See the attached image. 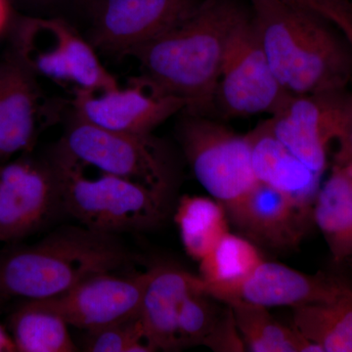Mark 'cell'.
I'll list each match as a JSON object with an SVG mask.
<instances>
[{"label": "cell", "instance_id": "cell-19", "mask_svg": "<svg viewBox=\"0 0 352 352\" xmlns=\"http://www.w3.org/2000/svg\"><path fill=\"white\" fill-rule=\"evenodd\" d=\"M312 220L323 234L335 263L352 258V194L346 171L340 164L321 185Z\"/></svg>", "mask_w": 352, "mask_h": 352}, {"label": "cell", "instance_id": "cell-17", "mask_svg": "<svg viewBox=\"0 0 352 352\" xmlns=\"http://www.w3.org/2000/svg\"><path fill=\"white\" fill-rule=\"evenodd\" d=\"M200 291L205 292V282L200 276L175 266L151 268L138 315L146 337L156 351L179 349L180 308L187 296Z\"/></svg>", "mask_w": 352, "mask_h": 352}, {"label": "cell", "instance_id": "cell-11", "mask_svg": "<svg viewBox=\"0 0 352 352\" xmlns=\"http://www.w3.org/2000/svg\"><path fill=\"white\" fill-rule=\"evenodd\" d=\"M203 0H98L90 44L107 54L132 51L189 17Z\"/></svg>", "mask_w": 352, "mask_h": 352}, {"label": "cell", "instance_id": "cell-28", "mask_svg": "<svg viewBox=\"0 0 352 352\" xmlns=\"http://www.w3.org/2000/svg\"><path fill=\"white\" fill-rule=\"evenodd\" d=\"M339 150L336 156V164L352 163V94H347L344 120L339 138Z\"/></svg>", "mask_w": 352, "mask_h": 352}, {"label": "cell", "instance_id": "cell-32", "mask_svg": "<svg viewBox=\"0 0 352 352\" xmlns=\"http://www.w3.org/2000/svg\"><path fill=\"white\" fill-rule=\"evenodd\" d=\"M10 17L8 0H0V34L6 31Z\"/></svg>", "mask_w": 352, "mask_h": 352}, {"label": "cell", "instance_id": "cell-8", "mask_svg": "<svg viewBox=\"0 0 352 352\" xmlns=\"http://www.w3.org/2000/svg\"><path fill=\"white\" fill-rule=\"evenodd\" d=\"M289 95L271 69L249 11L227 41L214 107L226 117L272 116Z\"/></svg>", "mask_w": 352, "mask_h": 352}, {"label": "cell", "instance_id": "cell-13", "mask_svg": "<svg viewBox=\"0 0 352 352\" xmlns=\"http://www.w3.org/2000/svg\"><path fill=\"white\" fill-rule=\"evenodd\" d=\"M151 270L132 274L100 273L66 293L38 300L61 315L69 326L89 331L138 314Z\"/></svg>", "mask_w": 352, "mask_h": 352}, {"label": "cell", "instance_id": "cell-31", "mask_svg": "<svg viewBox=\"0 0 352 352\" xmlns=\"http://www.w3.org/2000/svg\"><path fill=\"white\" fill-rule=\"evenodd\" d=\"M12 338L6 328L0 324V352H15Z\"/></svg>", "mask_w": 352, "mask_h": 352}, {"label": "cell", "instance_id": "cell-7", "mask_svg": "<svg viewBox=\"0 0 352 352\" xmlns=\"http://www.w3.org/2000/svg\"><path fill=\"white\" fill-rule=\"evenodd\" d=\"M185 113L179 126L185 157L201 186L227 207L258 182L252 168L251 139L208 116Z\"/></svg>", "mask_w": 352, "mask_h": 352}, {"label": "cell", "instance_id": "cell-23", "mask_svg": "<svg viewBox=\"0 0 352 352\" xmlns=\"http://www.w3.org/2000/svg\"><path fill=\"white\" fill-rule=\"evenodd\" d=\"M175 220L187 254L201 261L229 232L228 214L223 204L201 196H183Z\"/></svg>", "mask_w": 352, "mask_h": 352}, {"label": "cell", "instance_id": "cell-16", "mask_svg": "<svg viewBox=\"0 0 352 352\" xmlns=\"http://www.w3.org/2000/svg\"><path fill=\"white\" fill-rule=\"evenodd\" d=\"M349 287L324 274H305L284 264L263 261L237 286L210 296L222 303L294 308L330 302Z\"/></svg>", "mask_w": 352, "mask_h": 352}, {"label": "cell", "instance_id": "cell-25", "mask_svg": "<svg viewBox=\"0 0 352 352\" xmlns=\"http://www.w3.org/2000/svg\"><path fill=\"white\" fill-rule=\"evenodd\" d=\"M87 332L83 346L85 351H157L146 337L138 314Z\"/></svg>", "mask_w": 352, "mask_h": 352}, {"label": "cell", "instance_id": "cell-5", "mask_svg": "<svg viewBox=\"0 0 352 352\" xmlns=\"http://www.w3.org/2000/svg\"><path fill=\"white\" fill-rule=\"evenodd\" d=\"M13 53L34 76L76 85V89L102 92L120 87L102 66L94 46L59 18L21 20Z\"/></svg>", "mask_w": 352, "mask_h": 352}, {"label": "cell", "instance_id": "cell-15", "mask_svg": "<svg viewBox=\"0 0 352 352\" xmlns=\"http://www.w3.org/2000/svg\"><path fill=\"white\" fill-rule=\"evenodd\" d=\"M228 219L254 244L275 251L295 249L307 231L312 212L261 182L226 207Z\"/></svg>", "mask_w": 352, "mask_h": 352}, {"label": "cell", "instance_id": "cell-10", "mask_svg": "<svg viewBox=\"0 0 352 352\" xmlns=\"http://www.w3.org/2000/svg\"><path fill=\"white\" fill-rule=\"evenodd\" d=\"M75 118L110 131L151 134L153 129L189 103L168 94L145 76L132 78L126 88L94 92L75 89L72 100Z\"/></svg>", "mask_w": 352, "mask_h": 352}, {"label": "cell", "instance_id": "cell-20", "mask_svg": "<svg viewBox=\"0 0 352 352\" xmlns=\"http://www.w3.org/2000/svg\"><path fill=\"white\" fill-rule=\"evenodd\" d=\"M8 324L16 351H78L63 317L38 300L21 302L9 316Z\"/></svg>", "mask_w": 352, "mask_h": 352}, {"label": "cell", "instance_id": "cell-1", "mask_svg": "<svg viewBox=\"0 0 352 352\" xmlns=\"http://www.w3.org/2000/svg\"><path fill=\"white\" fill-rule=\"evenodd\" d=\"M249 2L271 69L289 94L346 91L352 46L331 23L286 0Z\"/></svg>", "mask_w": 352, "mask_h": 352}, {"label": "cell", "instance_id": "cell-12", "mask_svg": "<svg viewBox=\"0 0 352 352\" xmlns=\"http://www.w3.org/2000/svg\"><path fill=\"white\" fill-rule=\"evenodd\" d=\"M347 94H291L266 122L292 154L322 175L327 168L329 146L339 138Z\"/></svg>", "mask_w": 352, "mask_h": 352}, {"label": "cell", "instance_id": "cell-27", "mask_svg": "<svg viewBox=\"0 0 352 352\" xmlns=\"http://www.w3.org/2000/svg\"><path fill=\"white\" fill-rule=\"evenodd\" d=\"M224 305L226 307H222L219 320L203 344L217 352L247 351L232 308L227 303Z\"/></svg>", "mask_w": 352, "mask_h": 352}, {"label": "cell", "instance_id": "cell-34", "mask_svg": "<svg viewBox=\"0 0 352 352\" xmlns=\"http://www.w3.org/2000/svg\"><path fill=\"white\" fill-rule=\"evenodd\" d=\"M76 1L83 2V1H87V0H76Z\"/></svg>", "mask_w": 352, "mask_h": 352}, {"label": "cell", "instance_id": "cell-3", "mask_svg": "<svg viewBox=\"0 0 352 352\" xmlns=\"http://www.w3.org/2000/svg\"><path fill=\"white\" fill-rule=\"evenodd\" d=\"M131 261L117 235L65 227L34 244L0 252V305L54 298Z\"/></svg>", "mask_w": 352, "mask_h": 352}, {"label": "cell", "instance_id": "cell-29", "mask_svg": "<svg viewBox=\"0 0 352 352\" xmlns=\"http://www.w3.org/2000/svg\"><path fill=\"white\" fill-rule=\"evenodd\" d=\"M332 11L336 28L342 34L352 38V4L349 0H321Z\"/></svg>", "mask_w": 352, "mask_h": 352}, {"label": "cell", "instance_id": "cell-9", "mask_svg": "<svg viewBox=\"0 0 352 352\" xmlns=\"http://www.w3.org/2000/svg\"><path fill=\"white\" fill-rule=\"evenodd\" d=\"M62 210L59 182L50 160L20 157L0 164V242L29 237Z\"/></svg>", "mask_w": 352, "mask_h": 352}, {"label": "cell", "instance_id": "cell-35", "mask_svg": "<svg viewBox=\"0 0 352 352\" xmlns=\"http://www.w3.org/2000/svg\"><path fill=\"white\" fill-rule=\"evenodd\" d=\"M38 1H45V0H38Z\"/></svg>", "mask_w": 352, "mask_h": 352}, {"label": "cell", "instance_id": "cell-6", "mask_svg": "<svg viewBox=\"0 0 352 352\" xmlns=\"http://www.w3.org/2000/svg\"><path fill=\"white\" fill-rule=\"evenodd\" d=\"M59 144L87 166L170 197V159L151 134L110 131L74 118Z\"/></svg>", "mask_w": 352, "mask_h": 352}, {"label": "cell", "instance_id": "cell-18", "mask_svg": "<svg viewBox=\"0 0 352 352\" xmlns=\"http://www.w3.org/2000/svg\"><path fill=\"white\" fill-rule=\"evenodd\" d=\"M252 143V164L258 182L277 190L303 210L312 212L321 176L292 154L264 122L248 133Z\"/></svg>", "mask_w": 352, "mask_h": 352}, {"label": "cell", "instance_id": "cell-14", "mask_svg": "<svg viewBox=\"0 0 352 352\" xmlns=\"http://www.w3.org/2000/svg\"><path fill=\"white\" fill-rule=\"evenodd\" d=\"M36 76L14 55L0 60V164L36 143L39 131L55 119Z\"/></svg>", "mask_w": 352, "mask_h": 352}, {"label": "cell", "instance_id": "cell-30", "mask_svg": "<svg viewBox=\"0 0 352 352\" xmlns=\"http://www.w3.org/2000/svg\"><path fill=\"white\" fill-rule=\"evenodd\" d=\"M286 1L316 13L317 15L327 20L329 23L336 27V20L332 11L321 0H286Z\"/></svg>", "mask_w": 352, "mask_h": 352}, {"label": "cell", "instance_id": "cell-4", "mask_svg": "<svg viewBox=\"0 0 352 352\" xmlns=\"http://www.w3.org/2000/svg\"><path fill=\"white\" fill-rule=\"evenodd\" d=\"M48 160L56 173L63 210L83 227L118 235L149 230L166 217L168 196L102 171L90 176L60 144Z\"/></svg>", "mask_w": 352, "mask_h": 352}, {"label": "cell", "instance_id": "cell-33", "mask_svg": "<svg viewBox=\"0 0 352 352\" xmlns=\"http://www.w3.org/2000/svg\"><path fill=\"white\" fill-rule=\"evenodd\" d=\"M346 171L347 178H349V186H351V194H352V163L340 164Z\"/></svg>", "mask_w": 352, "mask_h": 352}, {"label": "cell", "instance_id": "cell-26", "mask_svg": "<svg viewBox=\"0 0 352 352\" xmlns=\"http://www.w3.org/2000/svg\"><path fill=\"white\" fill-rule=\"evenodd\" d=\"M204 291L187 296L177 321L179 349L203 344L219 320L222 307Z\"/></svg>", "mask_w": 352, "mask_h": 352}, {"label": "cell", "instance_id": "cell-2", "mask_svg": "<svg viewBox=\"0 0 352 352\" xmlns=\"http://www.w3.org/2000/svg\"><path fill=\"white\" fill-rule=\"evenodd\" d=\"M249 10L236 0H203L189 17L132 51L143 76L189 103L185 113L207 116L227 41Z\"/></svg>", "mask_w": 352, "mask_h": 352}, {"label": "cell", "instance_id": "cell-24", "mask_svg": "<svg viewBox=\"0 0 352 352\" xmlns=\"http://www.w3.org/2000/svg\"><path fill=\"white\" fill-rule=\"evenodd\" d=\"M264 261L258 245L244 236L228 232L200 263V277L205 293L233 288Z\"/></svg>", "mask_w": 352, "mask_h": 352}, {"label": "cell", "instance_id": "cell-22", "mask_svg": "<svg viewBox=\"0 0 352 352\" xmlns=\"http://www.w3.org/2000/svg\"><path fill=\"white\" fill-rule=\"evenodd\" d=\"M227 305L232 308L247 351L323 352L318 344L308 340L295 327H287L277 321L267 307L244 302Z\"/></svg>", "mask_w": 352, "mask_h": 352}, {"label": "cell", "instance_id": "cell-21", "mask_svg": "<svg viewBox=\"0 0 352 352\" xmlns=\"http://www.w3.org/2000/svg\"><path fill=\"white\" fill-rule=\"evenodd\" d=\"M294 327L323 352H352V288L330 302L294 307Z\"/></svg>", "mask_w": 352, "mask_h": 352}]
</instances>
